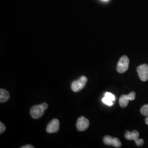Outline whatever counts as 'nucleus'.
<instances>
[{
  "label": "nucleus",
  "instance_id": "nucleus-5",
  "mask_svg": "<svg viewBox=\"0 0 148 148\" xmlns=\"http://www.w3.org/2000/svg\"><path fill=\"white\" fill-rule=\"evenodd\" d=\"M138 74L140 79L142 81H147L148 80V65L144 64L138 66Z\"/></svg>",
  "mask_w": 148,
  "mask_h": 148
},
{
  "label": "nucleus",
  "instance_id": "nucleus-11",
  "mask_svg": "<svg viewBox=\"0 0 148 148\" xmlns=\"http://www.w3.org/2000/svg\"><path fill=\"white\" fill-rule=\"evenodd\" d=\"M121 143L117 138H114V141L112 146L115 148H120L121 147Z\"/></svg>",
  "mask_w": 148,
  "mask_h": 148
},
{
  "label": "nucleus",
  "instance_id": "nucleus-6",
  "mask_svg": "<svg viewBox=\"0 0 148 148\" xmlns=\"http://www.w3.org/2000/svg\"><path fill=\"white\" fill-rule=\"evenodd\" d=\"M90 126V121L84 116H81L78 119L76 123V127L79 131H84Z\"/></svg>",
  "mask_w": 148,
  "mask_h": 148
},
{
  "label": "nucleus",
  "instance_id": "nucleus-4",
  "mask_svg": "<svg viewBox=\"0 0 148 148\" xmlns=\"http://www.w3.org/2000/svg\"><path fill=\"white\" fill-rule=\"evenodd\" d=\"M45 111L42 105H37L32 106L30 111L31 116L34 119H37L42 117Z\"/></svg>",
  "mask_w": 148,
  "mask_h": 148
},
{
  "label": "nucleus",
  "instance_id": "nucleus-10",
  "mask_svg": "<svg viewBox=\"0 0 148 148\" xmlns=\"http://www.w3.org/2000/svg\"><path fill=\"white\" fill-rule=\"evenodd\" d=\"M114 141V138L110 136H106L103 138V142L107 145H112Z\"/></svg>",
  "mask_w": 148,
  "mask_h": 148
},
{
  "label": "nucleus",
  "instance_id": "nucleus-12",
  "mask_svg": "<svg viewBox=\"0 0 148 148\" xmlns=\"http://www.w3.org/2000/svg\"><path fill=\"white\" fill-rule=\"evenodd\" d=\"M102 101L103 102L106 104V105L108 106H112L114 104V102L112 101H111L110 99H109V98H108L107 97H104L103 99H102Z\"/></svg>",
  "mask_w": 148,
  "mask_h": 148
},
{
  "label": "nucleus",
  "instance_id": "nucleus-18",
  "mask_svg": "<svg viewBox=\"0 0 148 148\" xmlns=\"http://www.w3.org/2000/svg\"><path fill=\"white\" fill-rule=\"evenodd\" d=\"M104 1H108V0H104Z\"/></svg>",
  "mask_w": 148,
  "mask_h": 148
},
{
  "label": "nucleus",
  "instance_id": "nucleus-1",
  "mask_svg": "<svg viewBox=\"0 0 148 148\" xmlns=\"http://www.w3.org/2000/svg\"><path fill=\"white\" fill-rule=\"evenodd\" d=\"M139 133L136 130H133L132 132H130L127 131L125 133V137L130 140H134L137 145L138 147H140L144 144V140L143 139H139Z\"/></svg>",
  "mask_w": 148,
  "mask_h": 148
},
{
  "label": "nucleus",
  "instance_id": "nucleus-17",
  "mask_svg": "<svg viewBox=\"0 0 148 148\" xmlns=\"http://www.w3.org/2000/svg\"><path fill=\"white\" fill-rule=\"evenodd\" d=\"M145 122H146V123L148 125V117L145 119Z\"/></svg>",
  "mask_w": 148,
  "mask_h": 148
},
{
  "label": "nucleus",
  "instance_id": "nucleus-16",
  "mask_svg": "<svg viewBox=\"0 0 148 148\" xmlns=\"http://www.w3.org/2000/svg\"><path fill=\"white\" fill-rule=\"evenodd\" d=\"M34 147L32 145H27L24 147H21V148H34Z\"/></svg>",
  "mask_w": 148,
  "mask_h": 148
},
{
  "label": "nucleus",
  "instance_id": "nucleus-2",
  "mask_svg": "<svg viewBox=\"0 0 148 148\" xmlns=\"http://www.w3.org/2000/svg\"><path fill=\"white\" fill-rule=\"evenodd\" d=\"M130 60L128 57L126 56H122L120 59L117 65L116 70L118 73L122 74L125 73L127 71L129 67Z\"/></svg>",
  "mask_w": 148,
  "mask_h": 148
},
{
  "label": "nucleus",
  "instance_id": "nucleus-14",
  "mask_svg": "<svg viewBox=\"0 0 148 148\" xmlns=\"http://www.w3.org/2000/svg\"><path fill=\"white\" fill-rule=\"evenodd\" d=\"M5 129H6V127L5 126V125L1 122H0V134L4 133L5 131Z\"/></svg>",
  "mask_w": 148,
  "mask_h": 148
},
{
  "label": "nucleus",
  "instance_id": "nucleus-3",
  "mask_svg": "<svg viewBox=\"0 0 148 148\" xmlns=\"http://www.w3.org/2000/svg\"><path fill=\"white\" fill-rule=\"evenodd\" d=\"M87 82V78L82 76H81L79 79L76 80L74 81L71 84V90L75 92H77L79 90H82Z\"/></svg>",
  "mask_w": 148,
  "mask_h": 148
},
{
  "label": "nucleus",
  "instance_id": "nucleus-9",
  "mask_svg": "<svg viewBox=\"0 0 148 148\" xmlns=\"http://www.w3.org/2000/svg\"><path fill=\"white\" fill-rule=\"evenodd\" d=\"M130 101V96L126 95H123L121 96V97L119 99V104L121 108H126L128 104V102Z\"/></svg>",
  "mask_w": 148,
  "mask_h": 148
},
{
  "label": "nucleus",
  "instance_id": "nucleus-7",
  "mask_svg": "<svg viewBox=\"0 0 148 148\" xmlns=\"http://www.w3.org/2000/svg\"><path fill=\"white\" fill-rule=\"evenodd\" d=\"M59 129V121L58 119H54L48 125L46 131L48 133L57 132Z\"/></svg>",
  "mask_w": 148,
  "mask_h": 148
},
{
  "label": "nucleus",
  "instance_id": "nucleus-15",
  "mask_svg": "<svg viewBox=\"0 0 148 148\" xmlns=\"http://www.w3.org/2000/svg\"><path fill=\"white\" fill-rule=\"evenodd\" d=\"M42 105L43 107V108L45 109V110L47 109L48 108V105L47 103H43L42 104Z\"/></svg>",
  "mask_w": 148,
  "mask_h": 148
},
{
  "label": "nucleus",
  "instance_id": "nucleus-13",
  "mask_svg": "<svg viewBox=\"0 0 148 148\" xmlns=\"http://www.w3.org/2000/svg\"><path fill=\"white\" fill-rule=\"evenodd\" d=\"M105 97H107L108 98H109V99H110L111 101H115V97L113 94H112L111 93L109 92H106L105 94Z\"/></svg>",
  "mask_w": 148,
  "mask_h": 148
},
{
  "label": "nucleus",
  "instance_id": "nucleus-8",
  "mask_svg": "<svg viewBox=\"0 0 148 148\" xmlns=\"http://www.w3.org/2000/svg\"><path fill=\"white\" fill-rule=\"evenodd\" d=\"M10 98V95L7 90L1 88L0 90V102L5 103Z\"/></svg>",
  "mask_w": 148,
  "mask_h": 148
}]
</instances>
